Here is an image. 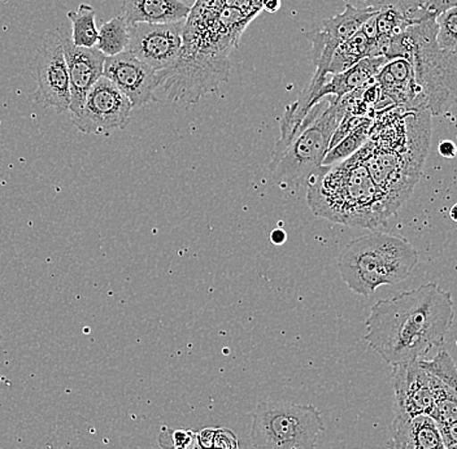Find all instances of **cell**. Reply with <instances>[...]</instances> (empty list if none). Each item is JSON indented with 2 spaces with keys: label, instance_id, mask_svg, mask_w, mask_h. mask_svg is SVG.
Returning <instances> with one entry per match:
<instances>
[{
  "label": "cell",
  "instance_id": "cell-10",
  "mask_svg": "<svg viewBox=\"0 0 457 449\" xmlns=\"http://www.w3.org/2000/svg\"><path fill=\"white\" fill-rule=\"evenodd\" d=\"M131 111L130 100L103 76L90 88L81 112L71 117V122L81 133L99 136L127 128Z\"/></svg>",
  "mask_w": 457,
  "mask_h": 449
},
{
  "label": "cell",
  "instance_id": "cell-11",
  "mask_svg": "<svg viewBox=\"0 0 457 449\" xmlns=\"http://www.w3.org/2000/svg\"><path fill=\"white\" fill-rule=\"evenodd\" d=\"M185 22L129 25V53L153 70H168L181 53Z\"/></svg>",
  "mask_w": 457,
  "mask_h": 449
},
{
  "label": "cell",
  "instance_id": "cell-30",
  "mask_svg": "<svg viewBox=\"0 0 457 449\" xmlns=\"http://www.w3.org/2000/svg\"><path fill=\"white\" fill-rule=\"evenodd\" d=\"M442 428L443 437H445V445H457V422L453 425L445 426Z\"/></svg>",
  "mask_w": 457,
  "mask_h": 449
},
{
  "label": "cell",
  "instance_id": "cell-14",
  "mask_svg": "<svg viewBox=\"0 0 457 449\" xmlns=\"http://www.w3.org/2000/svg\"><path fill=\"white\" fill-rule=\"evenodd\" d=\"M68 73H70L71 117L81 112L88 91L103 77L105 57L98 48L77 47L71 42L70 34L59 29Z\"/></svg>",
  "mask_w": 457,
  "mask_h": 449
},
{
  "label": "cell",
  "instance_id": "cell-16",
  "mask_svg": "<svg viewBox=\"0 0 457 449\" xmlns=\"http://www.w3.org/2000/svg\"><path fill=\"white\" fill-rule=\"evenodd\" d=\"M360 4L378 12L374 16L377 34L385 38H393L408 28L431 19L425 8V0H364Z\"/></svg>",
  "mask_w": 457,
  "mask_h": 449
},
{
  "label": "cell",
  "instance_id": "cell-12",
  "mask_svg": "<svg viewBox=\"0 0 457 449\" xmlns=\"http://www.w3.org/2000/svg\"><path fill=\"white\" fill-rule=\"evenodd\" d=\"M395 417L430 414L438 378L420 362L393 366Z\"/></svg>",
  "mask_w": 457,
  "mask_h": 449
},
{
  "label": "cell",
  "instance_id": "cell-28",
  "mask_svg": "<svg viewBox=\"0 0 457 449\" xmlns=\"http://www.w3.org/2000/svg\"><path fill=\"white\" fill-rule=\"evenodd\" d=\"M457 7V0H425V8L428 17L436 20L439 14Z\"/></svg>",
  "mask_w": 457,
  "mask_h": 449
},
{
  "label": "cell",
  "instance_id": "cell-33",
  "mask_svg": "<svg viewBox=\"0 0 457 449\" xmlns=\"http://www.w3.org/2000/svg\"><path fill=\"white\" fill-rule=\"evenodd\" d=\"M179 2L185 3L188 7H193V5L195 4L196 0H179Z\"/></svg>",
  "mask_w": 457,
  "mask_h": 449
},
{
  "label": "cell",
  "instance_id": "cell-5",
  "mask_svg": "<svg viewBox=\"0 0 457 449\" xmlns=\"http://www.w3.org/2000/svg\"><path fill=\"white\" fill-rule=\"evenodd\" d=\"M386 59H405L412 64L431 116H441L457 102V55L436 45V20H425L393 37Z\"/></svg>",
  "mask_w": 457,
  "mask_h": 449
},
{
  "label": "cell",
  "instance_id": "cell-1",
  "mask_svg": "<svg viewBox=\"0 0 457 449\" xmlns=\"http://www.w3.org/2000/svg\"><path fill=\"white\" fill-rule=\"evenodd\" d=\"M253 20L233 8L195 2L185 22L179 59L159 71L157 93L170 103L195 104L216 91L228 82L231 53Z\"/></svg>",
  "mask_w": 457,
  "mask_h": 449
},
{
  "label": "cell",
  "instance_id": "cell-2",
  "mask_svg": "<svg viewBox=\"0 0 457 449\" xmlns=\"http://www.w3.org/2000/svg\"><path fill=\"white\" fill-rule=\"evenodd\" d=\"M453 316L451 293L436 283H427L378 300L365 321V340L387 364L420 362L445 343Z\"/></svg>",
  "mask_w": 457,
  "mask_h": 449
},
{
  "label": "cell",
  "instance_id": "cell-7",
  "mask_svg": "<svg viewBox=\"0 0 457 449\" xmlns=\"http://www.w3.org/2000/svg\"><path fill=\"white\" fill-rule=\"evenodd\" d=\"M347 98L320 102L305 114L298 131L285 147L271 151L270 174L286 186H300L322 167L331 138L347 112Z\"/></svg>",
  "mask_w": 457,
  "mask_h": 449
},
{
  "label": "cell",
  "instance_id": "cell-32",
  "mask_svg": "<svg viewBox=\"0 0 457 449\" xmlns=\"http://www.w3.org/2000/svg\"><path fill=\"white\" fill-rule=\"evenodd\" d=\"M450 217L453 221L457 222V203L453 204V207L450 210Z\"/></svg>",
  "mask_w": 457,
  "mask_h": 449
},
{
  "label": "cell",
  "instance_id": "cell-23",
  "mask_svg": "<svg viewBox=\"0 0 457 449\" xmlns=\"http://www.w3.org/2000/svg\"><path fill=\"white\" fill-rule=\"evenodd\" d=\"M129 25L124 17L117 16L104 22L99 28V39L96 48L105 57H112L125 53L129 48Z\"/></svg>",
  "mask_w": 457,
  "mask_h": 449
},
{
  "label": "cell",
  "instance_id": "cell-26",
  "mask_svg": "<svg viewBox=\"0 0 457 449\" xmlns=\"http://www.w3.org/2000/svg\"><path fill=\"white\" fill-rule=\"evenodd\" d=\"M422 365L457 393V368L448 352L441 351L433 360H421Z\"/></svg>",
  "mask_w": 457,
  "mask_h": 449
},
{
  "label": "cell",
  "instance_id": "cell-15",
  "mask_svg": "<svg viewBox=\"0 0 457 449\" xmlns=\"http://www.w3.org/2000/svg\"><path fill=\"white\" fill-rule=\"evenodd\" d=\"M374 79L381 87V98L374 112L388 107L427 110L421 87L416 82L412 64L408 60H390Z\"/></svg>",
  "mask_w": 457,
  "mask_h": 449
},
{
  "label": "cell",
  "instance_id": "cell-27",
  "mask_svg": "<svg viewBox=\"0 0 457 449\" xmlns=\"http://www.w3.org/2000/svg\"><path fill=\"white\" fill-rule=\"evenodd\" d=\"M196 2L217 5V7L233 8L253 17L262 11V0H196Z\"/></svg>",
  "mask_w": 457,
  "mask_h": 449
},
{
  "label": "cell",
  "instance_id": "cell-17",
  "mask_svg": "<svg viewBox=\"0 0 457 449\" xmlns=\"http://www.w3.org/2000/svg\"><path fill=\"white\" fill-rule=\"evenodd\" d=\"M387 449H447L441 426L428 414L395 417Z\"/></svg>",
  "mask_w": 457,
  "mask_h": 449
},
{
  "label": "cell",
  "instance_id": "cell-8",
  "mask_svg": "<svg viewBox=\"0 0 457 449\" xmlns=\"http://www.w3.org/2000/svg\"><path fill=\"white\" fill-rule=\"evenodd\" d=\"M251 416L255 449H316L317 437L325 430L321 412L313 405L262 402Z\"/></svg>",
  "mask_w": 457,
  "mask_h": 449
},
{
  "label": "cell",
  "instance_id": "cell-3",
  "mask_svg": "<svg viewBox=\"0 0 457 449\" xmlns=\"http://www.w3.org/2000/svg\"><path fill=\"white\" fill-rule=\"evenodd\" d=\"M428 110L388 107L377 113L370 137L360 148L391 216L413 193L421 177L431 136Z\"/></svg>",
  "mask_w": 457,
  "mask_h": 449
},
{
  "label": "cell",
  "instance_id": "cell-6",
  "mask_svg": "<svg viewBox=\"0 0 457 449\" xmlns=\"http://www.w3.org/2000/svg\"><path fill=\"white\" fill-rule=\"evenodd\" d=\"M417 262L419 253L407 239L393 234L370 233L343 248L338 270L353 293L370 296L382 286L405 281Z\"/></svg>",
  "mask_w": 457,
  "mask_h": 449
},
{
  "label": "cell",
  "instance_id": "cell-29",
  "mask_svg": "<svg viewBox=\"0 0 457 449\" xmlns=\"http://www.w3.org/2000/svg\"><path fill=\"white\" fill-rule=\"evenodd\" d=\"M438 153L445 159H453L457 154V147L453 141H442L438 146Z\"/></svg>",
  "mask_w": 457,
  "mask_h": 449
},
{
  "label": "cell",
  "instance_id": "cell-4",
  "mask_svg": "<svg viewBox=\"0 0 457 449\" xmlns=\"http://www.w3.org/2000/svg\"><path fill=\"white\" fill-rule=\"evenodd\" d=\"M307 202L314 216L351 228L376 229L391 217L360 150L314 171L307 181Z\"/></svg>",
  "mask_w": 457,
  "mask_h": 449
},
{
  "label": "cell",
  "instance_id": "cell-22",
  "mask_svg": "<svg viewBox=\"0 0 457 449\" xmlns=\"http://www.w3.org/2000/svg\"><path fill=\"white\" fill-rule=\"evenodd\" d=\"M373 122V116H365L362 121L360 122L359 125H356L338 145L334 146V147L328 151L322 165L328 167V165L338 164V162H343V160L353 156V154H355L356 151H359L360 148L367 143L368 139H370Z\"/></svg>",
  "mask_w": 457,
  "mask_h": 449
},
{
  "label": "cell",
  "instance_id": "cell-31",
  "mask_svg": "<svg viewBox=\"0 0 457 449\" xmlns=\"http://www.w3.org/2000/svg\"><path fill=\"white\" fill-rule=\"evenodd\" d=\"M281 4V0H262V10L270 13H276Z\"/></svg>",
  "mask_w": 457,
  "mask_h": 449
},
{
  "label": "cell",
  "instance_id": "cell-19",
  "mask_svg": "<svg viewBox=\"0 0 457 449\" xmlns=\"http://www.w3.org/2000/svg\"><path fill=\"white\" fill-rule=\"evenodd\" d=\"M191 7L179 0H122V14L128 25L171 24L187 20Z\"/></svg>",
  "mask_w": 457,
  "mask_h": 449
},
{
  "label": "cell",
  "instance_id": "cell-20",
  "mask_svg": "<svg viewBox=\"0 0 457 449\" xmlns=\"http://www.w3.org/2000/svg\"><path fill=\"white\" fill-rule=\"evenodd\" d=\"M374 41L370 39L364 31H357L355 36L351 37L348 41L343 42L328 65V74H338L350 70L357 64L360 60L365 57H371L373 54Z\"/></svg>",
  "mask_w": 457,
  "mask_h": 449
},
{
  "label": "cell",
  "instance_id": "cell-9",
  "mask_svg": "<svg viewBox=\"0 0 457 449\" xmlns=\"http://www.w3.org/2000/svg\"><path fill=\"white\" fill-rule=\"evenodd\" d=\"M37 90L34 99L56 112L70 111L71 84L59 31L46 34L36 56Z\"/></svg>",
  "mask_w": 457,
  "mask_h": 449
},
{
  "label": "cell",
  "instance_id": "cell-25",
  "mask_svg": "<svg viewBox=\"0 0 457 449\" xmlns=\"http://www.w3.org/2000/svg\"><path fill=\"white\" fill-rule=\"evenodd\" d=\"M436 24L438 47L457 55V7L439 14Z\"/></svg>",
  "mask_w": 457,
  "mask_h": 449
},
{
  "label": "cell",
  "instance_id": "cell-13",
  "mask_svg": "<svg viewBox=\"0 0 457 449\" xmlns=\"http://www.w3.org/2000/svg\"><path fill=\"white\" fill-rule=\"evenodd\" d=\"M103 76L110 79L130 100L133 110L150 102H157L159 71L148 67L129 51L107 57Z\"/></svg>",
  "mask_w": 457,
  "mask_h": 449
},
{
  "label": "cell",
  "instance_id": "cell-18",
  "mask_svg": "<svg viewBox=\"0 0 457 449\" xmlns=\"http://www.w3.org/2000/svg\"><path fill=\"white\" fill-rule=\"evenodd\" d=\"M387 62L388 60L384 56L365 57L350 70L333 74V79L322 86L321 90L314 96L311 107L322 102L325 96H333V99L341 100L348 94L370 84Z\"/></svg>",
  "mask_w": 457,
  "mask_h": 449
},
{
  "label": "cell",
  "instance_id": "cell-34",
  "mask_svg": "<svg viewBox=\"0 0 457 449\" xmlns=\"http://www.w3.org/2000/svg\"><path fill=\"white\" fill-rule=\"evenodd\" d=\"M447 449H457V445H448Z\"/></svg>",
  "mask_w": 457,
  "mask_h": 449
},
{
  "label": "cell",
  "instance_id": "cell-21",
  "mask_svg": "<svg viewBox=\"0 0 457 449\" xmlns=\"http://www.w3.org/2000/svg\"><path fill=\"white\" fill-rule=\"evenodd\" d=\"M71 25V39L77 47L94 48L98 45L99 29L96 24V10L81 4L77 11L68 13Z\"/></svg>",
  "mask_w": 457,
  "mask_h": 449
},
{
  "label": "cell",
  "instance_id": "cell-24",
  "mask_svg": "<svg viewBox=\"0 0 457 449\" xmlns=\"http://www.w3.org/2000/svg\"><path fill=\"white\" fill-rule=\"evenodd\" d=\"M428 416L436 420L441 428L457 422V393L439 378L433 409Z\"/></svg>",
  "mask_w": 457,
  "mask_h": 449
}]
</instances>
